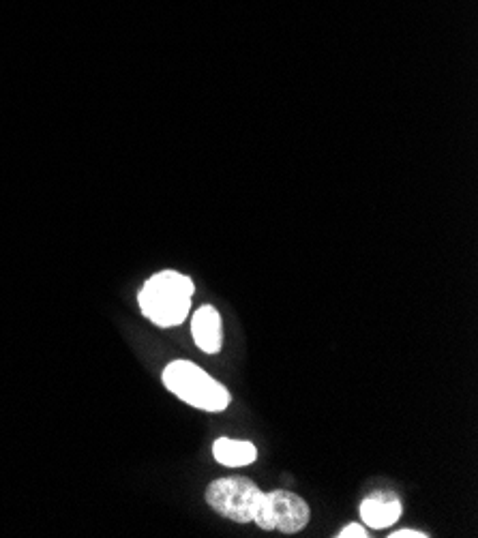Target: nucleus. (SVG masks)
<instances>
[{"mask_svg":"<svg viewBox=\"0 0 478 538\" xmlns=\"http://www.w3.org/2000/svg\"><path fill=\"white\" fill-rule=\"evenodd\" d=\"M264 500V491L249 478L232 476V478H219L206 489V502L215 511L232 519L236 523H249L256 517L258 508Z\"/></svg>","mask_w":478,"mask_h":538,"instance_id":"obj_3","label":"nucleus"},{"mask_svg":"<svg viewBox=\"0 0 478 538\" xmlns=\"http://www.w3.org/2000/svg\"><path fill=\"white\" fill-rule=\"evenodd\" d=\"M429 534L425 532H416V530H397L395 534H391V538H427Z\"/></svg>","mask_w":478,"mask_h":538,"instance_id":"obj_9","label":"nucleus"},{"mask_svg":"<svg viewBox=\"0 0 478 538\" xmlns=\"http://www.w3.org/2000/svg\"><path fill=\"white\" fill-rule=\"evenodd\" d=\"M163 384L178 399L204 412H223L230 406L228 388L189 361H174L163 371Z\"/></svg>","mask_w":478,"mask_h":538,"instance_id":"obj_2","label":"nucleus"},{"mask_svg":"<svg viewBox=\"0 0 478 538\" xmlns=\"http://www.w3.org/2000/svg\"><path fill=\"white\" fill-rule=\"evenodd\" d=\"M193 292H196V286L191 277L176 271H163L144 283L138 303L148 320L161 328H172L187 320Z\"/></svg>","mask_w":478,"mask_h":538,"instance_id":"obj_1","label":"nucleus"},{"mask_svg":"<svg viewBox=\"0 0 478 538\" xmlns=\"http://www.w3.org/2000/svg\"><path fill=\"white\" fill-rule=\"evenodd\" d=\"M361 517L369 528H388L401 517V504L393 493H371L367 500L361 504Z\"/></svg>","mask_w":478,"mask_h":538,"instance_id":"obj_6","label":"nucleus"},{"mask_svg":"<svg viewBox=\"0 0 478 538\" xmlns=\"http://www.w3.org/2000/svg\"><path fill=\"white\" fill-rule=\"evenodd\" d=\"M309 517L311 511L301 496H296L292 491L277 489L273 493H264V500L253 521H256L262 530L296 534L307 526Z\"/></svg>","mask_w":478,"mask_h":538,"instance_id":"obj_4","label":"nucleus"},{"mask_svg":"<svg viewBox=\"0 0 478 538\" xmlns=\"http://www.w3.org/2000/svg\"><path fill=\"white\" fill-rule=\"evenodd\" d=\"M191 335L202 352L217 354L221 350V316L213 305H202L193 313Z\"/></svg>","mask_w":478,"mask_h":538,"instance_id":"obj_5","label":"nucleus"},{"mask_svg":"<svg viewBox=\"0 0 478 538\" xmlns=\"http://www.w3.org/2000/svg\"><path fill=\"white\" fill-rule=\"evenodd\" d=\"M213 457L226 468H243L258 459V448L247 440L219 438L213 444Z\"/></svg>","mask_w":478,"mask_h":538,"instance_id":"obj_7","label":"nucleus"},{"mask_svg":"<svg viewBox=\"0 0 478 538\" xmlns=\"http://www.w3.org/2000/svg\"><path fill=\"white\" fill-rule=\"evenodd\" d=\"M339 538H367V530L361 526V523H350V526L343 528L339 534Z\"/></svg>","mask_w":478,"mask_h":538,"instance_id":"obj_8","label":"nucleus"}]
</instances>
